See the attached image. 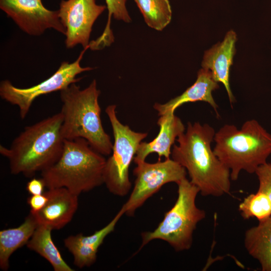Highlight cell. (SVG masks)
I'll list each match as a JSON object with an SVG mask.
<instances>
[{"label":"cell","mask_w":271,"mask_h":271,"mask_svg":"<svg viewBox=\"0 0 271 271\" xmlns=\"http://www.w3.org/2000/svg\"><path fill=\"white\" fill-rule=\"evenodd\" d=\"M174 112L169 111L160 116L157 121L160 131L151 142L140 143L133 159L136 164L145 161L152 153H157L159 159L162 157L170 158L172 146L186 130L181 119Z\"/></svg>","instance_id":"cell-13"},{"label":"cell","mask_w":271,"mask_h":271,"mask_svg":"<svg viewBox=\"0 0 271 271\" xmlns=\"http://www.w3.org/2000/svg\"><path fill=\"white\" fill-rule=\"evenodd\" d=\"M254 173L259 181L258 191L266 195L271 201V164L266 162L259 166Z\"/></svg>","instance_id":"cell-23"},{"label":"cell","mask_w":271,"mask_h":271,"mask_svg":"<svg viewBox=\"0 0 271 271\" xmlns=\"http://www.w3.org/2000/svg\"><path fill=\"white\" fill-rule=\"evenodd\" d=\"M136 165L133 171L136 177L134 186L121 207L128 216H133L137 210L165 184H177L186 178V169L171 158L155 163L145 161Z\"/></svg>","instance_id":"cell-9"},{"label":"cell","mask_w":271,"mask_h":271,"mask_svg":"<svg viewBox=\"0 0 271 271\" xmlns=\"http://www.w3.org/2000/svg\"><path fill=\"white\" fill-rule=\"evenodd\" d=\"M239 210L243 218L255 217L260 221L271 215V201L266 195L257 191L244 199Z\"/></svg>","instance_id":"cell-22"},{"label":"cell","mask_w":271,"mask_h":271,"mask_svg":"<svg viewBox=\"0 0 271 271\" xmlns=\"http://www.w3.org/2000/svg\"><path fill=\"white\" fill-rule=\"evenodd\" d=\"M106 160L83 138L64 140L60 157L41 178L48 189L65 188L79 196L104 184Z\"/></svg>","instance_id":"cell-4"},{"label":"cell","mask_w":271,"mask_h":271,"mask_svg":"<svg viewBox=\"0 0 271 271\" xmlns=\"http://www.w3.org/2000/svg\"><path fill=\"white\" fill-rule=\"evenodd\" d=\"M106 7L95 0H62L58 15L66 29L65 45L72 48L78 44L89 46L93 24Z\"/></svg>","instance_id":"cell-10"},{"label":"cell","mask_w":271,"mask_h":271,"mask_svg":"<svg viewBox=\"0 0 271 271\" xmlns=\"http://www.w3.org/2000/svg\"><path fill=\"white\" fill-rule=\"evenodd\" d=\"M76 83L60 91L63 115L61 134L64 140L83 138L103 156H109L113 144L104 130L100 118L98 102L100 91L96 81L81 90Z\"/></svg>","instance_id":"cell-3"},{"label":"cell","mask_w":271,"mask_h":271,"mask_svg":"<svg viewBox=\"0 0 271 271\" xmlns=\"http://www.w3.org/2000/svg\"><path fill=\"white\" fill-rule=\"evenodd\" d=\"M52 228L38 225L26 245L48 261L55 271H73L64 260L51 236Z\"/></svg>","instance_id":"cell-19"},{"label":"cell","mask_w":271,"mask_h":271,"mask_svg":"<svg viewBox=\"0 0 271 271\" xmlns=\"http://www.w3.org/2000/svg\"><path fill=\"white\" fill-rule=\"evenodd\" d=\"M215 133L208 124L188 122L171 151V159L186 169L190 181L204 196L220 197L230 190V171L211 148Z\"/></svg>","instance_id":"cell-1"},{"label":"cell","mask_w":271,"mask_h":271,"mask_svg":"<svg viewBox=\"0 0 271 271\" xmlns=\"http://www.w3.org/2000/svg\"><path fill=\"white\" fill-rule=\"evenodd\" d=\"M89 48V46L83 48L74 62H63L50 77L33 86L19 88L14 86L8 80L2 81L0 84L1 98L13 105L18 106L20 116L22 119H24L37 97L53 92L60 91L70 84L79 81L82 78H77L79 74L93 69L90 67H82L80 65L83 55Z\"/></svg>","instance_id":"cell-8"},{"label":"cell","mask_w":271,"mask_h":271,"mask_svg":"<svg viewBox=\"0 0 271 271\" xmlns=\"http://www.w3.org/2000/svg\"><path fill=\"white\" fill-rule=\"evenodd\" d=\"M38 226L32 215L26 217L19 227L2 230L0 231V268L7 270L9 259L17 249L27 243Z\"/></svg>","instance_id":"cell-18"},{"label":"cell","mask_w":271,"mask_h":271,"mask_svg":"<svg viewBox=\"0 0 271 271\" xmlns=\"http://www.w3.org/2000/svg\"><path fill=\"white\" fill-rule=\"evenodd\" d=\"M218 88V82L213 78L210 71L202 68L198 71L194 83L182 94L165 103H155L153 107L160 116L169 111L175 112L177 108L185 103L202 101L209 103L218 116V106L212 96V92Z\"/></svg>","instance_id":"cell-16"},{"label":"cell","mask_w":271,"mask_h":271,"mask_svg":"<svg viewBox=\"0 0 271 271\" xmlns=\"http://www.w3.org/2000/svg\"><path fill=\"white\" fill-rule=\"evenodd\" d=\"M124 214L122 208L104 227L90 235L82 233L70 235L65 239V247L74 258V264L79 268L88 267L96 261L97 253L106 237L113 232L117 223Z\"/></svg>","instance_id":"cell-15"},{"label":"cell","mask_w":271,"mask_h":271,"mask_svg":"<svg viewBox=\"0 0 271 271\" xmlns=\"http://www.w3.org/2000/svg\"><path fill=\"white\" fill-rule=\"evenodd\" d=\"M116 105L111 104L105 110L112 128L114 143L111 156L106 160L104 184L111 193L123 197L131 189L130 165L140 143L148 133L134 131L128 125L123 124L116 116Z\"/></svg>","instance_id":"cell-7"},{"label":"cell","mask_w":271,"mask_h":271,"mask_svg":"<svg viewBox=\"0 0 271 271\" xmlns=\"http://www.w3.org/2000/svg\"><path fill=\"white\" fill-rule=\"evenodd\" d=\"M0 8L29 35L39 36L50 28L66 34L58 11L46 9L41 0H0Z\"/></svg>","instance_id":"cell-11"},{"label":"cell","mask_w":271,"mask_h":271,"mask_svg":"<svg viewBox=\"0 0 271 271\" xmlns=\"http://www.w3.org/2000/svg\"><path fill=\"white\" fill-rule=\"evenodd\" d=\"M45 186L44 181L41 178L30 180L27 184L26 190L31 195L43 194Z\"/></svg>","instance_id":"cell-25"},{"label":"cell","mask_w":271,"mask_h":271,"mask_svg":"<svg viewBox=\"0 0 271 271\" xmlns=\"http://www.w3.org/2000/svg\"><path fill=\"white\" fill-rule=\"evenodd\" d=\"M148 26L162 31L170 23L172 10L169 0H134Z\"/></svg>","instance_id":"cell-20"},{"label":"cell","mask_w":271,"mask_h":271,"mask_svg":"<svg viewBox=\"0 0 271 271\" xmlns=\"http://www.w3.org/2000/svg\"><path fill=\"white\" fill-rule=\"evenodd\" d=\"M244 247L248 254L259 262L263 271H271V215L247 229Z\"/></svg>","instance_id":"cell-17"},{"label":"cell","mask_w":271,"mask_h":271,"mask_svg":"<svg viewBox=\"0 0 271 271\" xmlns=\"http://www.w3.org/2000/svg\"><path fill=\"white\" fill-rule=\"evenodd\" d=\"M48 201V197L45 192L39 195L30 196L27 199V203L31 208V212H35L41 210Z\"/></svg>","instance_id":"cell-24"},{"label":"cell","mask_w":271,"mask_h":271,"mask_svg":"<svg viewBox=\"0 0 271 271\" xmlns=\"http://www.w3.org/2000/svg\"><path fill=\"white\" fill-rule=\"evenodd\" d=\"M213 151L230 171L231 180L241 171L254 173L271 154V133L255 119L246 121L238 129L225 124L215 133Z\"/></svg>","instance_id":"cell-5"},{"label":"cell","mask_w":271,"mask_h":271,"mask_svg":"<svg viewBox=\"0 0 271 271\" xmlns=\"http://www.w3.org/2000/svg\"><path fill=\"white\" fill-rule=\"evenodd\" d=\"M178 185V197L173 206L164 215L162 221L152 231L141 233L139 249L155 239L168 243L176 251L189 249L197 224L205 218L206 213L196 204L199 189L186 178Z\"/></svg>","instance_id":"cell-6"},{"label":"cell","mask_w":271,"mask_h":271,"mask_svg":"<svg viewBox=\"0 0 271 271\" xmlns=\"http://www.w3.org/2000/svg\"><path fill=\"white\" fill-rule=\"evenodd\" d=\"M108 12V21L102 34L95 40L90 42L92 50H99L109 46L113 42V36L110 29L112 16L116 20L126 23L131 22V18L126 8V0H105Z\"/></svg>","instance_id":"cell-21"},{"label":"cell","mask_w":271,"mask_h":271,"mask_svg":"<svg viewBox=\"0 0 271 271\" xmlns=\"http://www.w3.org/2000/svg\"><path fill=\"white\" fill-rule=\"evenodd\" d=\"M236 34L233 31L228 32L222 42L218 43L205 52L201 64L202 68L210 71L215 81L223 84L230 104L235 101L230 86L229 75L236 52Z\"/></svg>","instance_id":"cell-14"},{"label":"cell","mask_w":271,"mask_h":271,"mask_svg":"<svg viewBox=\"0 0 271 271\" xmlns=\"http://www.w3.org/2000/svg\"><path fill=\"white\" fill-rule=\"evenodd\" d=\"M62 122L59 112L26 126L9 148L1 145L0 153L8 159L11 173L31 177L53 165L63 150Z\"/></svg>","instance_id":"cell-2"},{"label":"cell","mask_w":271,"mask_h":271,"mask_svg":"<svg viewBox=\"0 0 271 271\" xmlns=\"http://www.w3.org/2000/svg\"><path fill=\"white\" fill-rule=\"evenodd\" d=\"M48 201L39 211H30L38 225L60 229L73 218L78 206V196L65 188L48 189L45 192Z\"/></svg>","instance_id":"cell-12"}]
</instances>
